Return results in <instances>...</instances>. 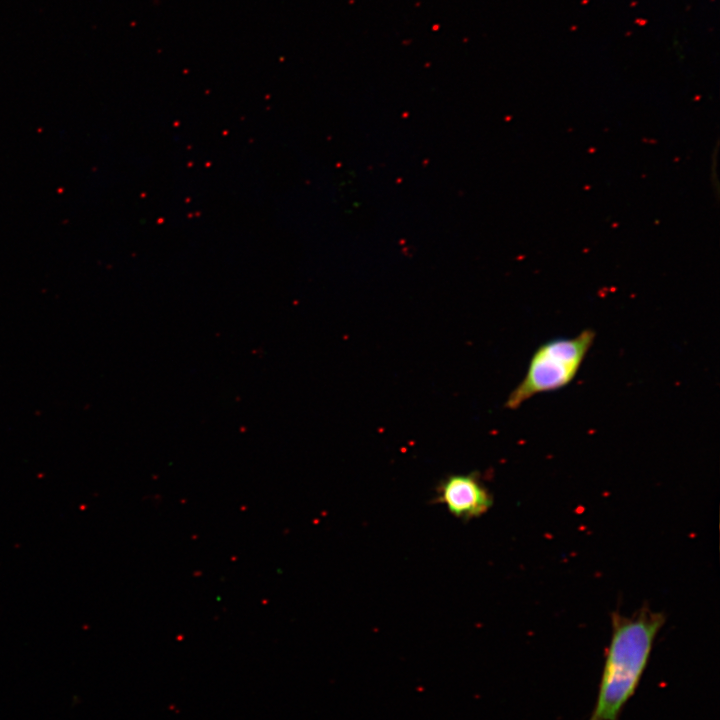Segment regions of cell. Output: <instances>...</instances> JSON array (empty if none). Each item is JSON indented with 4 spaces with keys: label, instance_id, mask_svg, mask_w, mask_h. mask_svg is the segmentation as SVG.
Wrapping results in <instances>:
<instances>
[{
    "label": "cell",
    "instance_id": "6da1fadb",
    "mask_svg": "<svg viewBox=\"0 0 720 720\" xmlns=\"http://www.w3.org/2000/svg\"><path fill=\"white\" fill-rule=\"evenodd\" d=\"M665 616L648 607L635 615L612 616V636L600 680L597 700L588 720H618L633 696L647 666L656 635Z\"/></svg>",
    "mask_w": 720,
    "mask_h": 720
},
{
    "label": "cell",
    "instance_id": "7a4b0ae2",
    "mask_svg": "<svg viewBox=\"0 0 720 720\" xmlns=\"http://www.w3.org/2000/svg\"><path fill=\"white\" fill-rule=\"evenodd\" d=\"M595 339L591 329L572 338H557L540 345L532 355L523 380L509 394L505 407L517 409L536 394L567 386L576 376Z\"/></svg>",
    "mask_w": 720,
    "mask_h": 720
},
{
    "label": "cell",
    "instance_id": "3957f363",
    "mask_svg": "<svg viewBox=\"0 0 720 720\" xmlns=\"http://www.w3.org/2000/svg\"><path fill=\"white\" fill-rule=\"evenodd\" d=\"M437 502L458 519L470 520L488 512L493 497L477 472L453 474L437 487Z\"/></svg>",
    "mask_w": 720,
    "mask_h": 720
}]
</instances>
